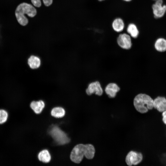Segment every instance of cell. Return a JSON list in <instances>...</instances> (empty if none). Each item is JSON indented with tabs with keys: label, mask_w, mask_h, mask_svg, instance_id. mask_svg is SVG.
<instances>
[{
	"label": "cell",
	"mask_w": 166,
	"mask_h": 166,
	"mask_svg": "<svg viewBox=\"0 0 166 166\" xmlns=\"http://www.w3.org/2000/svg\"><path fill=\"white\" fill-rule=\"evenodd\" d=\"M95 150L94 146L90 144H79L75 146L70 155L72 161L76 163H79L84 156L88 159H92L94 157Z\"/></svg>",
	"instance_id": "obj_1"
},
{
	"label": "cell",
	"mask_w": 166,
	"mask_h": 166,
	"mask_svg": "<svg viewBox=\"0 0 166 166\" xmlns=\"http://www.w3.org/2000/svg\"><path fill=\"white\" fill-rule=\"evenodd\" d=\"M37 13V10L34 6L25 2L22 3L18 5L15 11V15L17 21L22 26H26L28 23V20L25 14L32 18L34 17Z\"/></svg>",
	"instance_id": "obj_2"
},
{
	"label": "cell",
	"mask_w": 166,
	"mask_h": 166,
	"mask_svg": "<svg viewBox=\"0 0 166 166\" xmlns=\"http://www.w3.org/2000/svg\"><path fill=\"white\" fill-rule=\"evenodd\" d=\"M153 99L145 93H140L136 95L133 100V105L136 110L141 113H147L153 108Z\"/></svg>",
	"instance_id": "obj_3"
},
{
	"label": "cell",
	"mask_w": 166,
	"mask_h": 166,
	"mask_svg": "<svg viewBox=\"0 0 166 166\" xmlns=\"http://www.w3.org/2000/svg\"><path fill=\"white\" fill-rule=\"evenodd\" d=\"M50 131V134L58 144H63L68 143L69 139L66 134L58 127H53Z\"/></svg>",
	"instance_id": "obj_4"
},
{
	"label": "cell",
	"mask_w": 166,
	"mask_h": 166,
	"mask_svg": "<svg viewBox=\"0 0 166 166\" xmlns=\"http://www.w3.org/2000/svg\"><path fill=\"white\" fill-rule=\"evenodd\" d=\"M143 157V155L141 153L131 151L126 156L125 162L129 166H131L132 165H136L142 161Z\"/></svg>",
	"instance_id": "obj_5"
},
{
	"label": "cell",
	"mask_w": 166,
	"mask_h": 166,
	"mask_svg": "<svg viewBox=\"0 0 166 166\" xmlns=\"http://www.w3.org/2000/svg\"><path fill=\"white\" fill-rule=\"evenodd\" d=\"M117 42L119 46L124 49H128L132 46L131 37L128 34H120L117 38Z\"/></svg>",
	"instance_id": "obj_6"
},
{
	"label": "cell",
	"mask_w": 166,
	"mask_h": 166,
	"mask_svg": "<svg viewBox=\"0 0 166 166\" xmlns=\"http://www.w3.org/2000/svg\"><path fill=\"white\" fill-rule=\"evenodd\" d=\"M162 0H157L152 6L154 17L158 18L164 16L166 12V5H163Z\"/></svg>",
	"instance_id": "obj_7"
},
{
	"label": "cell",
	"mask_w": 166,
	"mask_h": 166,
	"mask_svg": "<svg viewBox=\"0 0 166 166\" xmlns=\"http://www.w3.org/2000/svg\"><path fill=\"white\" fill-rule=\"evenodd\" d=\"M86 94L89 96L93 93L99 96L102 95L103 90L100 83L98 81L90 83L85 89Z\"/></svg>",
	"instance_id": "obj_8"
},
{
	"label": "cell",
	"mask_w": 166,
	"mask_h": 166,
	"mask_svg": "<svg viewBox=\"0 0 166 166\" xmlns=\"http://www.w3.org/2000/svg\"><path fill=\"white\" fill-rule=\"evenodd\" d=\"M153 108L160 112L166 110V98L158 96L153 99Z\"/></svg>",
	"instance_id": "obj_9"
},
{
	"label": "cell",
	"mask_w": 166,
	"mask_h": 166,
	"mask_svg": "<svg viewBox=\"0 0 166 166\" xmlns=\"http://www.w3.org/2000/svg\"><path fill=\"white\" fill-rule=\"evenodd\" d=\"M27 64L29 68L32 69L39 68L41 64V60L40 57L36 55L32 54L27 59Z\"/></svg>",
	"instance_id": "obj_10"
},
{
	"label": "cell",
	"mask_w": 166,
	"mask_h": 166,
	"mask_svg": "<svg viewBox=\"0 0 166 166\" xmlns=\"http://www.w3.org/2000/svg\"><path fill=\"white\" fill-rule=\"evenodd\" d=\"M120 90V88L115 83H110L106 87L105 91L106 94L110 98L115 97L117 93Z\"/></svg>",
	"instance_id": "obj_11"
},
{
	"label": "cell",
	"mask_w": 166,
	"mask_h": 166,
	"mask_svg": "<svg viewBox=\"0 0 166 166\" xmlns=\"http://www.w3.org/2000/svg\"><path fill=\"white\" fill-rule=\"evenodd\" d=\"M45 106V103L42 100L38 101H31L30 104V108L35 113L37 114L41 113Z\"/></svg>",
	"instance_id": "obj_12"
},
{
	"label": "cell",
	"mask_w": 166,
	"mask_h": 166,
	"mask_svg": "<svg viewBox=\"0 0 166 166\" xmlns=\"http://www.w3.org/2000/svg\"><path fill=\"white\" fill-rule=\"evenodd\" d=\"M112 26L114 31L119 33L123 31L124 28L125 24L122 18H118L115 19L113 21Z\"/></svg>",
	"instance_id": "obj_13"
},
{
	"label": "cell",
	"mask_w": 166,
	"mask_h": 166,
	"mask_svg": "<svg viewBox=\"0 0 166 166\" xmlns=\"http://www.w3.org/2000/svg\"><path fill=\"white\" fill-rule=\"evenodd\" d=\"M154 47L155 49L159 52L166 51V39L162 37L157 38L154 42Z\"/></svg>",
	"instance_id": "obj_14"
},
{
	"label": "cell",
	"mask_w": 166,
	"mask_h": 166,
	"mask_svg": "<svg viewBox=\"0 0 166 166\" xmlns=\"http://www.w3.org/2000/svg\"><path fill=\"white\" fill-rule=\"evenodd\" d=\"M126 31L131 37L135 38L138 37L139 34L137 26L133 23H131L128 25Z\"/></svg>",
	"instance_id": "obj_15"
},
{
	"label": "cell",
	"mask_w": 166,
	"mask_h": 166,
	"mask_svg": "<svg viewBox=\"0 0 166 166\" xmlns=\"http://www.w3.org/2000/svg\"><path fill=\"white\" fill-rule=\"evenodd\" d=\"M38 157L40 161L45 163L49 162L51 159L49 151L46 149L41 151L38 154Z\"/></svg>",
	"instance_id": "obj_16"
},
{
	"label": "cell",
	"mask_w": 166,
	"mask_h": 166,
	"mask_svg": "<svg viewBox=\"0 0 166 166\" xmlns=\"http://www.w3.org/2000/svg\"><path fill=\"white\" fill-rule=\"evenodd\" d=\"M65 114L64 109L61 107H55L52 109L51 111V115L56 118L63 117Z\"/></svg>",
	"instance_id": "obj_17"
},
{
	"label": "cell",
	"mask_w": 166,
	"mask_h": 166,
	"mask_svg": "<svg viewBox=\"0 0 166 166\" xmlns=\"http://www.w3.org/2000/svg\"><path fill=\"white\" fill-rule=\"evenodd\" d=\"M31 2L34 6L37 7H39L41 6V0H31ZM43 3L46 6H50L53 3V0H42Z\"/></svg>",
	"instance_id": "obj_18"
},
{
	"label": "cell",
	"mask_w": 166,
	"mask_h": 166,
	"mask_svg": "<svg viewBox=\"0 0 166 166\" xmlns=\"http://www.w3.org/2000/svg\"><path fill=\"white\" fill-rule=\"evenodd\" d=\"M9 114L7 111L3 109H0V124H2L7 121Z\"/></svg>",
	"instance_id": "obj_19"
},
{
	"label": "cell",
	"mask_w": 166,
	"mask_h": 166,
	"mask_svg": "<svg viewBox=\"0 0 166 166\" xmlns=\"http://www.w3.org/2000/svg\"><path fill=\"white\" fill-rule=\"evenodd\" d=\"M162 116L163 121L165 124H166V110L163 112Z\"/></svg>",
	"instance_id": "obj_20"
},
{
	"label": "cell",
	"mask_w": 166,
	"mask_h": 166,
	"mask_svg": "<svg viewBox=\"0 0 166 166\" xmlns=\"http://www.w3.org/2000/svg\"><path fill=\"white\" fill-rule=\"evenodd\" d=\"M161 160L163 163L166 164V153L163 155L162 156Z\"/></svg>",
	"instance_id": "obj_21"
},
{
	"label": "cell",
	"mask_w": 166,
	"mask_h": 166,
	"mask_svg": "<svg viewBox=\"0 0 166 166\" xmlns=\"http://www.w3.org/2000/svg\"><path fill=\"white\" fill-rule=\"evenodd\" d=\"M122 0L125 2H129L131 1L132 0Z\"/></svg>",
	"instance_id": "obj_22"
},
{
	"label": "cell",
	"mask_w": 166,
	"mask_h": 166,
	"mask_svg": "<svg viewBox=\"0 0 166 166\" xmlns=\"http://www.w3.org/2000/svg\"><path fill=\"white\" fill-rule=\"evenodd\" d=\"M98 0L99 1H104L105 0Z\"/></svg>",
	"instance_id": "obj_23"
},
{
	"label": "cell",
	"mask_w": 166,
	"mask_h": 166,
	"mask_svg": "<svg viewBox=\"0 0 166 166\" xmlns=\"http://www.w3.org/2000/svg\"></svg>",
	"instance_id": "obj_24"
}]
</instances>
